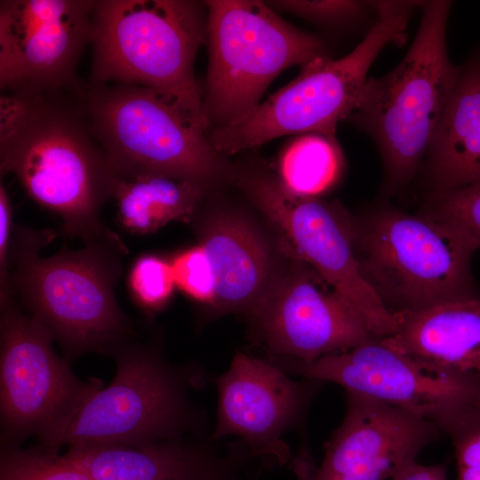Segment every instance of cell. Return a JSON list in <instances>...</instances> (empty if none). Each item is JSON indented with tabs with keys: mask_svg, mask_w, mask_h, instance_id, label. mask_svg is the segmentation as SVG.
I'll return each mask as SVG.
<instances>
[{
	"mask_svg": "<svg viewBox=\"0 0 480 480\" xmlns=\"http://www.w3.org/2000/svg\"><path fill=\"white\" fill-rule=\"evenodd\" d=\"M54 337L25 314L14 298L0 296V415L4 447L35 435L41 442L101 383L80 380L53 349Z\"/></svg>",
	"mask_w": 480,
	"mask_h": 480,
	"instance_id": "obj_10",
	"label": "cell"
},
{
	"mask_svg": "<svg viewBox=\"0 0 480 480\" xmlns=\"http://www.w3.org/2000/svg\"><path fill=\"white\" fill-rule=\"evenodd\" d=\"M176 287L194 300L214 306V279L204 248L182 250L171 260Z\"/></svg>",
	"mask_w": 480,
	"mask_h": 480,
	"instance_id": "obj_27",
	"label": "cell"
},
{
	"mask_svg": "<svg viewBox=\"0 0 480 480\" xmlns=\"http://www.w3.org/2000/svg\"><path fill=\"white\" fill-rule=\"evenodd\" d=\"M251 312L274 356L310 362L376 339L308 264L268 291Z\"/></svg>",
	"mask_w": 480,
	"mask_h": 480,
	"instance_id": "obj_15",
	"label": "cell"
},
{
	"mask_svg": "<svg viewBox=\"0 0 480 480\" xmlns=\"http://www.w3.org/2000/svg\"><path fill=\"white\" fill-rule=\"evenodd\" d=\"M202 6L188 0H96L89 83L158 90L209 125L194 74L206 38Z\"/></svg>",
	"mask_w": 480,
	"mask_h": 480,
	"instance_id": "obj_6",
	"label": "cell"
},
{
	"mask_svg": "<svg viewBox=\"0 0 480 480\" xmlns=\"http://www.w3.org/2000/svg\"><path fill=\"white\" fill-rule=\"evenodd\" d=\"M442 434L420 415L346 391L343 420L308 480L392 479Z\"/></svg>",
	"mask_w": 480,
	"mask_h": 480,
	"instance_id": "obj_16",
	"label": "cell"
},
{
	"mask_svg": "<svg viewBox=\"0 0 480 480\" xmlns=\"http://www.w3.org/2000/svg\"><path fill=\"white\" fill-rule=\"evenodd\" d=\"M419 212L452 223L480 243V184L430 192Z\"/></svg>",
	"mask_w": 480,
	"mask_h": 480,
	"instance_id": "obj_26",
	"label": "cell"
},
{
	"mask_svg": "<svg viewBox=\"0 0 480 480\" xmlns=\"http://www.w3.org/2000/svg\"><path fill=\"white\" fill-rule=\"evenodd\" d=\"M0 480H92L59 453L2 447Z\"/></svg>",
	"mask_w": 480,
	"mask_h": 480,
	"instance_id": "obj_24",
	"label": "cell"
},
{
	"mask_svg": "<svg viewBox=\"0 0 480 480\" xmlns=\"http://www.w3.org/2000/svg\"><path fill=\"white\" fill-rule=\"evenodd\" d=\"M243 188L282 233L300 260L324 278L376 339L392 336L396 316L364 279L356 252L355 220L336 204L295 196L277 180L253 175Z\"/></svg>",
	"mask_w": 480,
	"mask_h": 480,
	"instance_id": "obj_11",
	"label": "cell"
},
{
	"mask_svg": "<svg viewBox=\"0 0 480 480\" xmlns=\"http://www.w3.org/2000/svg\"><path fill=\"white\" fill-rule=\"evenodd\" d=\"M250 480H255V479L252 478V479H250Z\"/></svg>",
	"mask_w": 480,
	"mask_h": 480,
	"instance_id": "obj_31",
	"label": "cell"
},
{
	"mask_svg": "<svg viewBox=\"0 0 480 480\" xmlns=\"http://www.w3.org/2000/svg\"><path fill=\"white\" fill-rule=\"evenodd\" d=\"M271 362L303 378L332 382L420 415L435 424L480 391V373L424 363L400 353L381 339L310 362L272 356Z\"/></svg>",
	"mask_w": 480,
	"mask_h": 480,
	"instance_id": "obj_13",
	"label": "cell"
},
{
	"mask_svg": "<svg viewBox=\"0 0 480 480\" xmlns=\"http://www.w3.org/2000/svg\"><path fill=\"white\" fill-rule=\"evenodd\" d=\"M204 248L214 279V307L252 310L268 288L271 263L260 233L243 218L221 215L201 228Z\"/></svg>",
	"mask_w": 480,
	"mask_h": 480,
	"instance_id": "obj_20",
	"label": "cell"
},
{
	"mask_svg": "<svg viewBox=\"0 0 480 480\" xmlns=\"http://www.w3.org/2000/svg\"><path fill=\"white\" fill-rule=\"evenodd\" d=\"M215 384L217 422L211 439L237 436L256 458L284 465L291 452L283 437L289 431L302 430L324 382L294 380L270 360L239 351Z\"/></svg>",
	"mask_w": 480,
	"mask_h": 480,
	"instance_id": "obj_14",
	"label": "cell"
},
{
	"mask_svg": "<svg viewBox=\"0 0 480 480\" xmlns=\"http://www.w3.org/2000/svg\"><path fill=\"white\" fill-rule=\"evenodd\" d=\"M422 169L429 193L480 184V53L461 67Z\"/></svg>",
	"mask_w": 480,
	"mask_h": 480,
	"instance_id": "obj_19",
	"label": "cell"
},
{
	"mask_svg": "<svg viewBox=\"0 0 480 480\" xmlns=\"http://www.w3.org/2000/svg\"><path fill=\"white\" fill-rule=\"evenodd\" d=\"M91 127L116 171H145L208 183L220 170L209 125L158 90L129 84H84Z\"/></svg>",
	"mask_w": 480,
	"mask_h": 480,
	"instance_id": "obj_8",
	"label": "cell"
},
{
	"mask_svg": "<svg viewBox=\"0 0 480 480\" xmlns=\"http://www.w3.org/2000/svg\"><path fill=\"white\" fill-rule=\"evenodd\" d=\"M206 187V183L153 172L112 169L110 197L116 204L122 227L146 235L173 220L188 221Z\"/></svg>",
	"mask_w": 480,
	"mask_h": 480,
	"instance_id": "obj_21",
	"label": "cell"
},
{
	"mask_svg": "<svg viewBox=\"0 0 480 480\" xmlns=\"http://www.w3.org/2000/svg\"><path fill=\"white\" fill-rule=\"evenodd\" d=\"M112 381L91 390L65 420L40 442L41 449L141 446L179 440L198 425L188 390L199 383L193 368L175 367L150 345L126 341L111 353Z\"/></svg>",
	"mask_w": 480,
	"mask_h": 480,
	"instance_id": "obj_5",
	"label": "cell"
},
{
	"mask_svg": "<svg viewBox=\"0 0 480 480\" xmlns=\"http://www.w3.org/2000/svg\"><path fill=\"white\" fill-rule=\"evenodd\" d=\"M391 480H447L445 463L422 465L413 461L398 472Z\"/></svg>",
	"mask_w": 480,
	"mask_h": 480,
	"instance_id": "obj_30",
	"label": "cell"
},
{
	"mask_svg": "<svg viewBox=\"0 0 480 480\" xmlns=\"http://www.w3.org/2000/svg\"><path fill=\"white\" fill-rule=\"evenodd\" d=\"M452 440L456 480H480V391L436 424Z\"/></svg>",
	"mask_w": 480,
	"mask_h": 480,
	"instance_id": "obj_23",
	"label": "cell"
},
{
	"mask_svg": "<svg viewBox=\"0 0 480 480\" xmlns=\"http://www.w3.org/2000/svg\"><path fill=\"white\" fill-rule=\"evenodd\" d=\"M55 236L14 226L7 292L0 296L19 297L60 342L67 360L89 351L111 355L132 332L115 295L125 247L108 231L81 250L41 257Z\"/></svg>",
	"mask_w": 480,
	"mask_h": 480,
	"instance_id": "obj_2",
	"label": "cell"
},
{
	"mask_svg": "<svg viewBox=\"0 0 480 480\" xmlns=\"http://www.w3.org/2000/svg\"><path fill=\"white\" fill-rule=\"evenodd\" d=\"M395 316L397 330L384 344L435 366L480 373V295Z\"/></svg>",
	"mask_w": 480,
	"mask_h": 480,
	"instance_id": "obj_18",
	"label": "cell"
},
{
	"mask_svg": "<svg viewBox=\"0 0 480 480\" xmlns=\"http://www.w3.org/2000/svg\"><path fill=\"white\" fill-rule=\"evenodd\" d=\"M127 285L139 308L148 313L160 311L176 287L171 260L154 253L139 256L130 268Z\"/></svg>",
	"mask_w": 480,
	"mask_h": 480,
	"instance_id": "obj_25",
	"label": "cell"
},
{
	"mask_svg": "<svg viewBox=\"0 0 480 480\" xmlns=\"http://www.w3.org/2000/svg\"><path fill=\"white\" fill-rule=\"evenodd\" d=\"M274 10L286 11L313 21L340 22L360 18L372 9L371 1L321 0V1H268Z\"/></svg>",
	"mask_w": 480,
	"mask_h": 480,
	"instance_id": "obj_28",
	"label": "cell"
},
{
	"mask_svg": "<svg viewBox=\"0 0 480 480\" xmlns=\"http://www.w3.org/2000/svg\"><path fill=\"white\" fill-rule=\"evenodd\" d=\"M83 85L39 96L1 93L0 171L56 213L63 232L84 244L105 236L100 211L110 197L112 168L92 132Z\"/></svg>",
	"mask_w": 480,
	"mask_h": 480,
	"instance_id": "obj_1",
	"label": "cell"
},
{
	"mask_svg": "<svg viewBox=\"0 0 480 480\" xmlns=\"http://www.w3.org/2000/svg\"><path fill=\"white\" fill-rule=\"evenodd\" d=\"M204 4L209 66L203 107L212 129L255 108L285 68L328 56L318 37L287 23L267 3L211 0Z\"/></svg>",
	"mask_w": 480,
	"mask_h": 480,
	"instance_id": "obj_9",
	"label": "cell"
},
{
	"mask_svg": "<svg viewBox=\"0 0 480 480\" xmlns=\"http://www.w3.org/2000/svg\"><path fill=\"white\" fill-rule=\"evenodd\" d=\"M354 220L362 274L394 316L480 295L471 269L480 243L458 226L389 204Z\"/></svg>",
	"mask_w": 480,
	"mask_h": 480,
	"instance_id": "obj_4",
	"label": "cell"
},
{
	"mask_svg": "<svg viewBox=\"0 0 480 480\" xmlns=\"http://www.w3.org/2000/svg\"><path fill=\"white\" fill-rule=\"evenodd\" d=\"M92 480H241L256 459L242 442L224 452L179 440L141 446L68 448L61 454Z\"/></svg>",
	"mask_w": 480,
	"mask_h": 480,
	"instance_id": "obj_17",
	"label": "cell"
},
{
	"mask_svg": "<svg viewBox=\"0 0 480 480\" xmlns=\"http://www.w3.org/2000/svg\"><path fill=\"white\" fill-rule=\"evenodd\" d=\"M452 2H421L416 36L389 73L367 78L347 118L375 142L384 168V188L396 192L422 169L436 126L459 78L446 28Z\"/></svg>",
	"mask_w": 480,
	"mask_h": 480,
	"instance_id": "obj_3",
	"label": "cell"
},
{
	"mask_svg": "<svg viewBox=\"0 0 480 480\" xmlns=\"http://www.w3.org/2000/svg\"><path fill=\"white\" fill-rule=\"evenodd\" d=\"M343 166L335 136L306 133L292 140L282 153L277 180L295 196L318 198L338 182Z\"/></svg>",
	"mask_w": 480,
	"mask_h": 480,
	"instance_id": "obj_22",
	"label": "cell"
},
{
	"mask_svg": "<svg viewBox=\"0 0 480 480\" xmlns=\"http://www.w3.org/2000/svg\"><path fill=\"white\" fill-rule=\"evenodd\" d=\"M12 203L4 185L0 183V295L7 292L9 252L14 228Z\"/></svg>",
	"mask_w": 480,
	"mask_h": 480,
	"instance_id": "obj_29",
	"label": "cell"
},
{
	"mask_svg": "<svg viewBox=\"0 0 480 480\" xmlns=\"http://www.w3.org/2000/svg\"><path fill=\"white\" fill-rule=\"evenodd\" d=\"M96 0H2L0 87L39 96L76 90L77 63L91 44Z\"/></svg>",
	"mask_w": 480,
	"mask_h": 480,
	"instance_id": "obj_12",
	"label": "cell"
},
{
	"mask_svg": "<svg viewBox=\"0 0 480 480\" xmlns=\"http://www.w3.org/2000/svg\"><path fill=\"white\" fill-rule=\"evenodd\" d=\"M376 23L346 56L317 58L300 67L298 76L251 111L212 129L208 139L219 154H235L290 134L335 136L336 126L355 108L367 73L389 44L401 45L417 4L376 1Z\"/></svg>",
	"mask_w": 480,
	"mask_h": 480,
	"instance_id": "obj_7",
	"label": "cell"
}]
</instances>
